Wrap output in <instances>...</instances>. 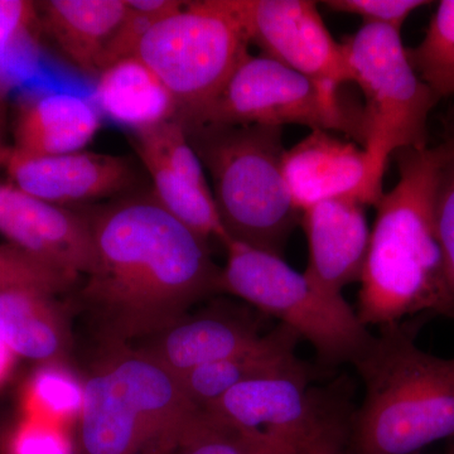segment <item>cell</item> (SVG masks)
I'll return each instance as SVG.
<instances>
[{
  "instance_id": "obj_1",
  "label": "cell",
  "mask_w": 454,
  "mask_h": 454,
  "mask_svg": "<svg viewBox=\"0 0 454 454\" xmlns=\"http://www.w3.org/2000/svg\"><path fill=\"white\" fill-rule=\"evenodd\" d=\"M91 227L98 265L82 298L110 343L153 339L221 292V268L207 241L155 197L115 203L98 212Z\"/></svg>"
},
{
  "instance_id": "obj_2",
  "label": "cell",
  "mask_w": 454,
  "mask_h": 454,
  "mask_svg": "<svg viewBox=\"0 0 454 454\" xmlns=\"http://www.w3.org/2000/svg\"><path fill=\"white\" fill-rule=\"evenodd\" d=\"M399 179L382 195L360 279L357 316L367 328L402 324L420 315L454 324L434 223L438 148L402 149Z\"/></svg>"
},
{
  "instance_id": "obj_3",
  "label": "cell",
  "mask_w": 454,
  "mask_h": 454,
  "mask_svg": "<svg viewBox=\"0 0 454 454\" xmlns=\"http://www.w3.org/2000/svg\"><path fill=\"white\" fill-rule=\"evenodd\" d=\"M417 331L404 322L380 328L352 365L364 397L348 454H414L454 439V356L424 351Z\"/></svg>"
},
{
  "instance_id": "obj_4",
  "label": "cell",
  "mask_w": 454,
  "mask_h": 454,
  "mask_svg": "<svg viewBox=\"0 0 454 454\" xmlns=\"http://www.w3.org/2000/svg\"><path fill=\"white\" fill-rule=\"evenodd\" d=\"M202 411L142 349L116 352L83 384L77 454H170Z\"/></svg>"
},
{
  "instance_id": "obj_5",
  "label": "cell",
  "mask_w": 454,
  "mask_h": 454,
  "mask_svg": "<svg viewBox=\"0 0 454 454\" xmlns=\"http://www.w3.org/2000/svg\"><path fill=\"white\" fill-rule=\"evenodd\" d=\"M184 130L210 175L212 195L231 240L283 256L301 216L284 177L283 129L199 125Z\"/></svg>"
},
{
  "instance_id": "obj_6",
  "label": "cell",
  "mask_w": 454,
  "mask_h": 454,
  "mask_svg": "<svg viewBox=\"0 0 454 454\" xmlns=\"http://www.w3.org/2000/svg\"><path fill=\"white\" fill-rule=\"evenodd\" d=\"M221 268V292L277 318L306 340L325 365H354L373 339L340 293L322 288L283 256L231 240Z\"/></svg>"
},
{
  "instance_id": "obj_7",
  "label": "cell",
  "mask_w": 454,
  "mask_h": 454,
  "mask_svg": "<svg viewBox=\"0 0 454 454\" xmlns=\"http://www.w3.org/2000/svg\"><path fill=\"white\" fill-rule=\"evenodd\" d=\"M232 0L184 2L143 35L136 57L168 89L182 124L220 94L249 53Z\"/></svg>"
},
{
  "instance_id": "obj_8",
  "label": "cell",
  "mask_w": 454,
  "mask_h": 454,
  "mask_svg": "<svg viewBox=\"0 0 454 454\" xmlns=\"http://www.w3.org/2000/svg\"><path fill=\"white\" fill-rule=\"evenodd\" d=\"M342 46L352 82L364 95V149L373 190L382 196L390 158L402 149L428 146L429 116L439 100L415 73L402 32L363 25Z\"/></svg>"
},
{
  "instance_id": "obj_9",
  "label": "cell",
  "mask_w": 454,
  "mask_h": 454,
  "mask_svg": "<svg viewBox=\"0 0 454 454\" xmlns=\"http://www.w3.org/2000/svg\"><path fill=\"white\" fill-rule=\"evenodd\" d=\"M340 90L267 56L247 53L216 98L184 127L260 125L283 129L301 125L345 134L364 146V106H352Z\"/></svg>"
},
{
  "instance_id": "obj_10",
  "label": "cell",
  "mask_w": 454,
  "mask_h": 454,
  "mask_svg": "<svg viewBox=\"0 0 454 454\" xmlns=\"http://www.w3.org/2000/svg\"><path fill=\"white\" fill-rule=\"evenodd\" d=\"M309 381V375H286L244 382L206 411L313 452L348 454L354 409Z\"/></svg>"
},
{
  "instance_id": "obj_11",
  "label": "cell",
  "mask_w": 454,
  "mask_h": 454,
  "mask_svg": "<svg viewBox=\"0 0 454 454\" xmlns=\"http://www.w3.org/2000/svg\"><path fill=\"white\" fill-rule=\"evenodd\" d=\"M250 43L262 55L317 82L342 88L352 82L342 43L334 40L310 0H232Z\"/></svg>"
},
{
  "instance_id": "obj_12",
  "label": "cell",
  "mask_w": 454,
  "mask_h": 454,
  "mask_svg": "<svg viewBox=\"0 0 454 454\" xmlns=\"http://www.w3.org/2000/svg\"><path fill=\"white\" fill-rule=\"evenodd\" d=\"M0 234L59 273L88 278L98 265L91 220L0 184Z\"/></svg>"
},
{
  "instance_id": "obj_13",
  "label": "cell",
  "mask_w": 454,
  "mask_h": 454,
  "mask_svg": "<svg viewBox=\"0 0 454 454\" xmlns=\"http://www.w3.org/2000/svg\"><path fill=\"white\" fill-rule=\"evenodd\" d=\"M283 170L293 202L301 212L340 199L376 206L382 197L373 190L364 146L333 131L312 130L286 149Z\"/></svg>"
},
{
  "instance_id": "obj_14",
  "label": "cell",
  "mask_w": 454,
  "mask_h": 454,
  "mask_svg": "<svg viewBox=\"0 0 454 454\" xmlns=\"http://www.w3.org/2000/svg\"><path fill=\"white\" fill-rule=\"evenodd\" d=\"M4 160L14 187L59 206L116 195L136 179L124 158L94 152L37 157L12 149Z\"/></svg>"
},
{
  "instance_id": "obj_15",
  "label": "cell",
  "mask_w": 454,
  "mask_h": 454,
  "mask_svg": "<svg viewBox=\"0 0 454 454\" xmlns=\"http://www.w3.org/2000/svg\"><path fill=\"white\" fill-rule=\"evenodd\" d=\"M366 206L355 199L330 200L301 212L309 243L306 276L322 288L342 294L360 282L369 252Z\"/></svg>"
},
{
  "instance_id": "obj_16",
  "label": "cell",
  "mask_w": 454,
  "mask_h": 454,
  "mask_svg": "<svg viewBox=\"0 0 454 454\" xmlns=\"http://www.w3.org/2000/svg\"><path fill=\"white\" fill-rule=\"evenodd\" d=\"M301 339L283 325L262 334L243 352L196 367L179 376L188 397L201 409H207L244 382L274 376L309 375L306 364L298 357Z\"/></svg>"
},
{
  "instance_id": "obj_17",
  "label": "cell",
  "mask_w": 454,
  "mask_h": 454,
  "mask_svg": "<svg viewBox=\"0 0 454 454\" xmlns=\"http://www.w3.org/2000/svg\"><path fill=\"white\" fill-rule=\"evenodd\" d=\"M100 125L97 104L88 98L71 92H44L20 106L13 151L37 157L82 152Z\"/></svg>"
},
{
  "instance_id": "obj_18",
  "label": "cell",
  "mask_w": 454,
  "mask_h": 454,
  "mask_svg": "<svg viewBox=\"0 0 454 454\" xmlns=\"http://www.w3.org/2000/svg\"><path fill=\"white\" fill-rule=\"evenodd\" d=\"M40 8L44 32L70 64L103 73L107 47L128 13L125 0H51Z\"/></svg>"
},
{
  "instance_id": "obj_19",
  "label": "cell",
  "mask_w": 454,
  "mask_h": 454,
  "mask_svg": "<svg viewBox=\"0 0 454 454\" xmlns=\"http://www.w3.org/2000/svg\"><path fill=\"white\" fill-rule=\"evenodd\" d=\"M262 336L249 322L205 316L184 319L151 339V345L142 351L179 378L196 367L252 348Z\"/></svg>"
},
{
  "instance_id": "obj_20",
  "label": "cell",
  "mask_w": 454,
  "mask_h": 454,
  "mask_svg": "<svg viewBox=\"0 0 454 454\" xmlns=\"http://www.w3.org/2000/svg\"><path fill=\"white\" fill-rule=\"evenodd\" d=\"M98 112L134 131L177 119L175 98L137 57L121 59L98 74Z\"/></svg>"
},
{
  "instance_id": "obj_21",
  "label": "cell",
  "mask_w": 454,
  "mask_h": 454,
  "mask_svg": "<svg viewBox=\"0 0 454 454\" xmlns=\"http://www.w3.org/2000/svg\"><path fill=\"white\" fill-rule=\"evenodd\" d=\"M51 300L52 295L35 289L0 292V340L12 354L42 363L64 355L67 330Z\"/></svg>"
},
{
  "instance_id": "obj_22",
  "label": "cell",
  "mask_w": 454,
  "mask_h": 454,
  "mask_svg": "<svg viewBox=\"0 0 454 454\" xmlns=\"http://www.w3.org/2000/svg\"><path fill=\"white\" fill-rule=\"evenodd\" d=\"M134 145L153 181L155 200L164 210L202 240L208 243L215 239L225 247L231 238L221 221L212 191L202 190L181 177L151 149Z\"/></svg>"
},
{
  "instance_id": "obj_23",
  "label": "cell",
  "mask_w": 454,
  "mask_h": 454,
  "mask_svg": "<svg viewBox=\"0 0 454 454\" xmlns=\"http://www.w3.org/2000/svg\"><path fill=\"white\" fill-rule=\"evenodd\" d=\"M170 454H321L258 430L245 429L203 409Z\"/></svg>"
},
{
  "instance_id": "obj_24",
  "label": "cell",
  "mask_w": 454,
  "mask_h": 454,
  "mask_svg": "<svg viewBox=\"0 0 454 454\" xmlns=\"http://www.w3.org/2000/svg\"><path fill=\"white\" fill-rule=\"evenodd\" d=\"M409 61L438 100L454 95V0H442L423 40L406 47Z\"/></svg>"
},
{
  "instance_id": "obj_25",
  "label": "cell",
  "mask_w": 454,
  "mask_h": 454,
  "mask_svg": "<svg viewBox=\"0 0 454 454\" xmlns=\"http://www.w3.org/2000/svg\"><path fill=\"white\" fill-rule=\"evenodd\" d=\"M134 145L151 149L181 177L202 190L212 191L201 160L191 145L184 124L178 119L134 131Z\"/></svg>"
},
{
  "instance_id": "obj_26",
  "label": "cell",
  "mask_w": 454,
  "mask_h": 454,
  "mask_svg": "<svg viewBox=\"0 0 454 454\" xmlns=\"http://www.w3.org/2000/svg\"><path fill=\"white\" fill-rule=\"evenodd\" d=\"M438 148V170L434 188V223L443 256L447 286L454 300V133Z\"/></svg>"
},
{
  "instance_id": "obj_27",
  "label": "cell",
  "mask_w": 454,
  "mask_h": 454,
  "mask_svg": "<svg viewBox=\"0 0 454 454\" xmlns=\"http://www.w3.org/2000/svg\"><path fill=\"white\" fill-rule=\"evenodd\" d=\"M74 282L13 245H0V292L28 288L53 295Z\"/></svg>"
},
{
  "instance_id": "obj_28",
  "label": "cell",
  "mask_w": 454,
  "mask_h": 454,
  "mask_svg": "<svg viewBox=\"0 0 454 454\" xmlns=\"http://www.w3.org/2000/svg\"><path fill=\"white\" fill-rule=\"evenodd\" d=\"M429 4L423 0H328L325 8L351 14L363 20L364 25L387 26L402 32L403 26L417 9Z\"/></svg>"
},
{
  "instance_id": "obj_29",
  "label": "cell",
  "mask_w": 454,
  "mask_h": 454,
  "mask_svg": "<svg viewBox=\"0 0 454 454\" xmlns=\"http://www.w3.org/2000/svg\"><path fill=\"white\" fill-rule=\"evenodd\" d=\"M35 16L32 3L22 0H0V68L31 26Z\"/></svg>"
},
{
  "instance_id": "obj_30",
  "label": "cell",
  "mask_w": 454,
  "mask_h": 454,
  "mask_svg": "<svg viewBox=\"0 0 454 454\" xmlns=\"http://www.w3.org/2000/svg\"><path fill=\"white\" fill-rule=\"evenodd\" d=\"M11 454H66V450L47 422L27 418L12 438Z\"/></svg>"
},
{
  "instance_id": "obj_31",
  "label": "cell",
  "mask_w": 454,
  "mask_h": 454,
  "mask_svg": "<svg viewBox=\"0 0 454 454\" xmlns=\"http://www.w3.org/2000/svg\"><path fill=\"white\" fill-rule=\"evenodd\" d=\"M12 355L13 354H12V352L5 348L4 343L0 340V382H2L3 379L5 378L9 367H11Z\"/></svg>"
},
{
  "instance_id": "obj_32",
  "label": "cell",
  "mask_w": 454,
  "mask_h": 454,
  "mask_svg": "<svg viewBox=\"0 0 454 454\" xmlns=\"http://www.w3.org/2000/svg\"><path fill=\"white\" fill-rule=\"evenodd\" d=\"M450 131H452V133H454V109H453V112L452 114H450Z\"/></svg>"
},
{
  "instance_id": "obj_33",
  "label": "cell",
  "mask_w": 454,
  "mask_h": 454,
  "mask_svg": "<svg viewBox=\"0 0 454 454\" xmlns=\"http://www.w3.org/2000/svg\"><path fill=\"white\" fill-rule=\"evenodd\" d=\"M5 154H7V152L3 151L2 145H0V160H4Z\"/></svg>"
},
{
  "instance_id": "obj_34",
  "label": "cell",
  "mask_w": 454,
  "mask_h": 454,
  "mask_svg": "<svg viewBox=\"0 0 454 454\" xmlns=\"http://www.w3.org/2000/svg\"><path fill=\"white\" fill-rule=\"evenodd\" d=\"M446 454H454V444L452 447L450 448V450Z\"/></svg>"
}]
</instances>
